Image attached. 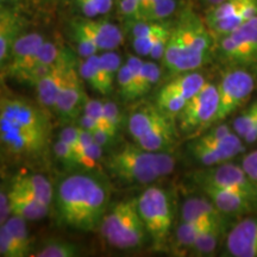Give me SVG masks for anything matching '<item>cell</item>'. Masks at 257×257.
<instances>
[{
    "label": "cell",
    "instance_id": "b9f144b4",
    "mask_svg": "<svg viewBox=\"0 0 257 257\" xmlns=\"http://www.w3.org/2000/svg\"><path fill=\"white\" fill-rule=\"evenodd\" d=\"M102 149L99 144L95 142L92 143L91 146L85 148V150L80 154L78 157V163L79 166L85 167L86 169H93L98 165V162H100L102 157Z\"/></svg>",
    "mask_w": 257,
    "mask_h": 257
},
{
    "label": "cell",
    "instance_id": "e0dca14e",
    "mask_svg": "<svg viewBox=\"0 0 257 257\" xmlns=\"http://www.w3.org/2000/svg\"><path fill=\"white\" fill-rule=\"evenodd\" d=\"M205 195L223 214H244L255 210L257 202L245 195L213 185H199Z\"/></svg>",
    "mask_w": 257,
    "mask_h": 257
},
{
    "label": "cell",
    "instance_id": "8fae6325",
    "mask_svg": "<svg viewBox=\"0 0 257 257\" xmlns=\"http://www.w3.org/2000/svg\"><path fill=\"white\" fill-rule=\"evenodd\" d=\"M75 63L76 59L74 54L67 49L62 57L54 63L53 70L36 83L35 87L37 91V98L42 105L54 108L57 96L67 81L70 69L75 67Z\"/></svg>",
    "mask_w": 257,
    "mask_h": 257
},
{
    "label": "cell",
    "instance_id": "d590c367",
    "mask_svg": "<svg viewBox=\"0 0 257 257\" xmlns=\"http://www.w3.org/2000/svg\"><path fill=\"white\" fill-rule=\"evenodd\" d=\"M67 48H62L57 46L55 42L46 41L40 50L37 51L36 56H35L34 62H32L31 67L35 64H54L59 61L64 53H66ZM30 67V68H31ZM28 70V69H27Z\"/></svg>",
    "mask_w": 257,
    "mask_h": 257
},
{
    "label": "cell",
    "instance_id": "f6af8a7d",
    "mask_svg": "<svg viewBox=\"0 0 257 257\" xmlns=\"http://www.w3.org/2000/svg\"><path fill=\"white\" fill-rule=\"evenodd\" d=\"M82 113H86L91 115L92 118H94V119L100 124L101 127L106 126V120H105V114H104V102L101 100L87 98V100L85 102V106H83Z\"/></svg>",
    "mask_w": 257,
    "mask_h": 257
},
{
    "label": "cell",
    "instance_id": "ba28073f",
    "mask_svg": "<svg viewBox=\"0 0 257 257\" xmlns=\"http://www.w3.org/2000/svg\"><path fill=\"white\" fill-rule=\"evenodd\" d=\"M218 86L206 82L197 94L189 99L178 114L180 130L185 134H193L200 128L212 126L218 111Z\"/></svg>",
    "mask_w": 257,
    "mask_h": 257
},
{
    "label": "cell",
    "instance_id": "94428289",
    "mask_svg": "<svg viewBox=\"0 0 257 257\" xmlns=\"http://www.w3.org/2000/svg\"><path fill=\"white\" fill-rule=\"evenodd\" d=\"M41 2L46 3V4L54 5V4H59V3H63V2H66V0H41Z\"/></svg>",
    "mask_w": 257,
    "mask_h": 257
},
{
    "label": "cell",
    "instance_id": "74e56055",
    "mask_svg": "<svg viewBox=\"0 0 257 257\" xmlns=\"http://www.w3.org/2000/svg\"><path fill=\"white\" fill-rule=\"evenodd\" d=\"M161 69L153 61H144L140 85V98L146 95L160 80Z\"/></svg>",
    "mask_w": 257,
    "mask_h": 257
},
{
    "label": "cell",
    "instance_id": "d6a6232c",
    "mask_svg": "<svg viewBox=\"0 0 257 257\" xmlns=\"http://www.w3.org/2000/svg\"><path fill=\"white\" fill-rule=\"evenodd\" d=\"M101 67L106 76V81L110 89H113V83L117 80L118 72H119L121 64V57L114 50H106L100 55Z\"/></svg>",
    "mask_w": 257,
    "mask_h": 257
},
{
    "label": "cell",
    "instance_id": "52a82bcc",
    "mask_svg": "<svg viewBox=\"0 0 257 257\" xmlns=\"http://www.w3.org/2000/svg\"><path fill=\"white\" fill-rule=\"evenodd\" d=\"M219 55L225 62L244 68L257 62V17L219 38Z\"/></svg>",
    "mask_w": 257,
    "mask_h": 257
},
{
    "label": "cell",
    "instance_id": "f546056e",
    "mask_svg": "<svg viewBox=\"0 0 257 257\" xmlns=\"http://www.w3.org/2000/svg\"><path fill=\"white\" fill-rule=\"evenodd\" d=\"M251 2L253 0H224L220 4L211 8L205 22L207 25H211L221 21V19L231 17V16L245 8L246 5H249Z\"/></svg>",
    "mask_w": 257,
    "mask_h": 257
},
{
    "label": "cell",
    "instance_id": "816d5d0a",
    "mask_svg": "<svg viewBox=\"0 0 257 257\" xmlns=\"http://www.w3.org/2000/svg\"><path fill=\"white\" fill-rule=\"evenodd\" d=\"M93 137H94V142L99 144L101 148L110 147L113 144L115 140V135L111 134L110 131H107L104 127H98L95 131H93Z\"/></svg>",
    "mask_w": 257,
    "mask_h": 257
},
{
    "label": "cell",
    "instance_id": "8d00e7d4",
    "mask_svg": "<svg viewBox=\"0 0 257 257\" xmlns=\"http://www.w3.org/2000/svg\"><path fill=\"white\" fill-rule=\"evenodd\" d=\"M70 31H72L73 41L75 42L79 55L83 57V59L96 55V54L100 51L94 42H93L81 29L76 27V25H74L73 23H70Z\"/></svg>",
    "mask_w": 257,
    "mask_h": 257
},
{
    "label": "cell",
    "instance_id": "3957f363",
    "mask_svg": "<svg viewBox=\"0 0 257 257\" xmlns=\"http://www.w3.org/2000/svg\"><path fill=\"white\" fill-rule=\"evenodd\" d=\"M105 165L117 179L149 185L162 176L169 175L175 168V160L168 153L150 152L138 144H126L112 153Z\"/></svg>",
    "mask_w": 257,
    "mask_h": 257
},
{
    "label": "cell",
    "instance_id": "7402d4cb",
    "mask_svg": "<svg viewBox=\"0 0 257 257\" xmlns=\"http://www.w3.org/2000/svg\"><path fill=\"white\" fill-rule=\"evenodd\" d=\"M170 119L172 117L167 115L136 141V143L150 152H165L174 143V125Z\"/></svg>",
    "mask_w": 257,
    "mask_h": 257
},
{
    "label": "cell",
    "instance_id": "2e32d148",
    "mask_svg": "<svg viewBox=\"0 0 257 257\" xmlns=\"http://www.w3.org/2000/svg\"><path fill=\"white\" fill-rule=\"evenodd\" d=\"M226 248L231 256L257 257V217L245 218L232 227Z\"/></svg>",
    "mask_w": 257,
    "mask_h": 257
},
{
    "label": "cell",
    "instance_id": "5bb4252c",
    "mask_svg": "<svg viewBox=\"0 0 257 257\" xmlns=\"http://www.w3.org/2000/svg\"><path fill=\"white\" fill-rule=\"evenodd\" d=\"M70 23L81 29L100 51L117 49L124 41L123 32L111 22L83 17L73 19Z\"/></svg>",
    "mask_w": 257,
    "mask_h": 257
},
{
    "label": "cell",
    "instance_id": "680465c9",
    "mask_svg": "<svg viewBox=\"0 0 257 257\" xmlns=\"http://www.w3.org/2000/svg\"><path fill=\"white\" fill-rule=\"evenodd\" d=\"M16 0H0L2 6H8V8H15Z\"/></svg>",
    "mask_w": 257,
    "mask_h": 257
},
{
    "label": "cell",
    "instance_id": "6f0895ef",
    "mask_svg": "<svg viewBox=\"0 0 257 257\" xmlns=\"http://www.w3.org/2000/svg\"><path fill=\"white\" fill-rule=\"evenodd\" d=\"M161 0H141V12L146 11V10L153 8L154 5H156L157 3H160Z\"/></svg>",
    "mask_w": 257,
    "mask_h": 257
},
{
    "label": "cell",
    "instance_id": "f35d334b",
    "mask_svg": "<svg viewBox=\"0 0 257 257\" xmlns=\"http://www.w3.org/2000/svg\"><path fill=\"white\" fill-rule=\"evenodd\" d=\"M0 256L2 257H24L21 248L16 242L5 224L0 225Z\"/></svg>",
    "mask_w": 257,
    "mask_h": 257
},
{
    "label": "cell",
    "instance_id": "ab89813d",
    "mask_svg": "<svg viewBox=\"0 0 257 257\" xmlns=\"http://www.w3.org/2000/svg\"><path fill=\"white\" fill-rule=\"evenodd\" d=\"M104 114L106 120V126L104 128L117 136L118 130H119L121 123H123V115L120 113L119 107L113 101H105Z\"/></svg>",
    "mask_w": 257,
    "mask_h": 257
},
{
    "label": "cell",
    "instance_id": "7a4b0ae2",
    "mask_svg": "<svg viewBox=\"0 0 257 257\" xmlns=\"http://www.w3.org/2000/svg\"><path fill=\"white\" fill-rule=\"evenodd\" d=\"M213 34L192 10L186 9L173 25L162 57V64L172 74L193 72L210 60Z\"/></svg>",
    "mask_w": 257,
    "mask_h": 257
},
{
    "label": "cell",
    "instance_id": "e575fe53",
    "mask_svg": "<svg viewBox=\"0 0 257 257\" xmlns=\"http://www.w3.org/2000/svg\"><path fill=\"white\" fill-rule=\"evenodd\" d=\"M188 100H186L182 96L169 94V93L159 92L156 99V105L163 113L169 117H178V114L182 111Z\"/></svg>",
    "mask_w": 257,
    "mask_h": 257
},
{
    "label": "cell",
    "instance_id": "bcb514c9",
    "mask_svg": "<svg viewBox=\"0 0 257 257\" xmlns=\"http://www.w3.org/2000/svg\"><path fill=\"white\" fill-rule=\"evenodd\" d=\"M118 11L128 21H137L141 15L140 3L134 0H118Z\"/></svg>",
    "mask_w": 257,
    "mask_h": 257
},
{
    "label": "cell",
    "instance_id": "f907efd6",
    "mask_svg": "<svg viewBox=\"0 0 257 257\" xmlns=\"http://www.w3.org/2000/svg\"><path fill=\"white\" fill-rule=\"evenodd\" d=\"M242 167L245 170L249 178L257 184V150L249 153L248 155L244 156L242 161Z\"/></svg>",
    "mask_w": 257,
    "mask_h": 257
},
{
    "label": "cell",
    "instance_id": "ac0fdd59",
    "mask_svg": "<svg viewBox=\"0 0 257 257\" xmlns=\"http://www.w3.org/2000/svg\"><path fill=\"white\" fill-rule=\"evenodd\" d=\"M24 19L15 8H0V62L2 68L5 66L15 42L22 36Z\"/></svg>",
    "mask_w": 257,
    "mask_h": 257
},
{
    "label": "cell",
    "instance_id": "cb8c5ba5",
    "mask_svg": "<svg viewBox=\"0 0 257 257\" xmlns=\"http://www.w3.org/2000/svg\"><path fill=\"white\" fill-rule=\"evenodd\" d=\"M207 81L205 80L204 75L195 72V70H193V72L180 73L179 76H176L172 81L166 83L160 89V92L182 96L186 100H189V99L193 98V96L200 91L202 86Z\"/></svg>",
    "mask_w": 257,
    "mask_h": 257
},
{
    "label": "cell",
    "instance_id": "ffe728a7",
    "mask_svg": "<svg viewBox=\"0 0 257 257\" xmlns=\"http://www.w3.org/2000/svg\"><path fill=\"white\" fill-rule=\"evenodd\" d=\"M11 212L25 220H38L48 214L49 206L38 201L30 193L11 186L9 189Z\"/></svg>",
    "mask_w": 257,
    "mask_h": 257
},
{
    "label": "cell",
    "instance_id": "db71d44e",
    "mask_svg": "<svg viewBox=\"0 0 257 257\" xmlns=\"http://www.w3.org/2000/svg\"><path fill=\"white\" fill-rule=\"evenodd\" d=\"M76 4L81 10L83 16L87 18H95L99 16V10L93 0H76Z\"/></svg>",
    "mask_w": 257,
    "mask_h": 257
},
{
    "label": "cell",
    "instance_id": "5b68a950",
    "mask_svg": "<svg viewBox=\"0 0 257 257\" xmlns=\"http://www.w3.org/2000/svg\"><path fill=\"white\" fill-rule=\"evenodd\" d=\"M138 199V211L148 234L153 239L156 249L166 244L173 225V211L169 197L162 188L148 187Z\"/></svg>",
    "mask_w": 257,
    "mask_h": 257
},
{
    "label": "cell",
    "instance_id": "6125c7cd",
    "mask_svg": "<svg viewBox=\"0 0 257 257\" xmlns=\"http://www.w3.org/2000/svg\"><path fill=\"white\" fill-rule=\"evenodd\" d=\"M251 108L253 110V112H255L256 113V115H257V101H255V102H252L251 104Z\"/></svg>",
    "mask_w": 257,
    "mask_h": 257
},
{
    "label": "cell",
    "instance_id": "44dd1931",
    "mask_svg": "<svg viewBox=\"0 0 257 257\" xmlns=\"http://www.w3.org/2000/svg\"><path fill=\"white\" fill-rule=\"evenodd\" d=\"M167 117L166 113L157 107V105L143 104L131 112L128 117V131L133 138L136 141L143 137L148 131L152 128L156 123ZM169 117V115H168Z\"/></svg>",
    "mask_w": 257,
    "mask_h": 257
},
{
    "label": "cell",
    "instance_id": "6da1fadb",
    "mask_svg": "<svg viewBox=\"0 0 257 257\" xmlns=\"http://www.w3.org/2000/svg\"><path fill=\"white\" fill-rule=\"evenodd\" d=\"M54 198L61 223L88 232L100 227L108 210L110 192L101 180L91 174L76 173L57 185Z\"/></svg>",
    "mask_w": 257,
    "mask_h": 257
},
{
    "label": "cell",
    "instance_id": "9c48e42d",
    "mask_svg": "<svg viewBox=\"0 0 257 257\" xmlns=\"http://www.w3.org/2000/svg\"><path fill=\"white\" fill-rule=\"evenodd\" d=\"M193 179L198 185H213L230 189L257 202V184L249 178L242 166L224 162L198 170L193 174Z\"/></svg>",
    "mask_w": 257,
    "mask_h": 257
},
{
    "label": "cell",
    "instance_id": "d4e9b609",
    "mask_svg": "<svg viewBox=\"0 0 257 257\" xmlns=\"http://www.w3.org/2000/svg\"><path fill=\"white\" fill-rule=\"evenodd\" d=\"M79 74L95 92L102 95L112 92L106 81V76L101 67L100 55L98 54L83 59L82 62L79 64Z\"/></svg>",
    "mask_w": 257,
    "mask_h": 257
},
{
    "label": "cell",
    "instance_id": "4fadbf2b",
    "mask_svg": "<svg viewBox=\"0 0 257 257\" xmlns=\"http://www.w3.org/2000/svg\"><path fill=\"white\" fill-rule=\"evenodd\" d=\"M46 42V38L40 32H30L23 34L12 47L11 53L5 63V68L2 70L9 76L17 79L22 73L29 69L34 62L37 51L40 50L42 44Z\"/></svg>",
    "mask_w": 257,
    "mask_h": 257
},
{
    "label": "cell",
    "instance_id": "ee69618b",
    "mask_svg": "<svg viewBox=\"0 0 257 257\" xmlns=\"http://www.w3.org/2000/svg\"><path fill=\"white\" fill-rule=\"evenodd\" d=\"M253 125H256V118L251 106H250L249 108L244 110L242 113H240L238 117H236V119L233 120V133H236L240 138H243Z\"/></svg>",
    "mask_w": 257,
    "mask_h": 257
},
{
    "label": "cell",
    "instance_id": "91938a15",
    "mask_svg": "<svg viewBox=\"0 0 257 257\" xmlns=\"http://www.w3.org/2000/svg\"><path fill=\"white\" fill-rule=\"evenodd\" d=\"M204 2L206 3V4L210 5L211 8H213V6L220 4V3H223L224 0H204Z\"/></svg>",
    "mask_w": 257,
    "mask_h": 257
},
{
    "label": "cell",
    "instance_id": "8992f818",
    "mask_svg": "<svg viewBox=\"0 0 257 257\" xmlns=\"http://www.w3.org/2000/svg\"><path fill=\"white\" fill-rule=\"evenodd\" d=\"M253 88H255V79L246 69L233 67L229 72L225 73L218 85L219 105L213 125L223 123L229 115L239 108L251 95Z\"/></svg>",
    "mask_w": 257,
    "mask_h": 257
},
{
    "label": "cell",
    "instance_id": "11a10c76",
    "mask_svg": "<svg viewBox=\"0 0 257 257\" xmlns=\"http://www.w3.org/2000/svg\"><path fill=\"white\" fill-rule=\"evenodd\" d=\"M76 121H78L79 127L85 128V130L91 131V133L95 131L98 127H100V124H99L98 121L94 119V118H92L91 115H88L86 113H82L81 115H80Z\"/></svg>",
    "mask_w": 257,
    "mask_h": 257
},
{
    "label": "cell",
    "instance_id": "7c38bea8",
    "mask_svg": "<svg viewBox=\"0 0 257 257\" xmlns=\"http://www.w3.org/2000/svg\"><path fill=\"white\" fill-rule=\"evenodd\" d=\"M79 75V70H76L75 67L70 69L67 81L61 89L53 108L57 117L64 123L78 120V118L82 114L83 106L87 100V95L83 92Z\"/></svg>",
    "mask_w": 257,
    "mask_h": 257
},
{
    "label": "cell",
    "instance_id": "60d3db41",
    "mask_svg": "<svg viewBox=\"0 0 257 257\" xmlns=\"http://www.w3.org/2000/svg\"><path fill=\"white\" fill-rule=\"evenodd\" d=\"M173 25L172 22L167 25L165 29L162 30L154 32L152 35H148V36H143V37H134L133 38V47L138 55L141 56H148L150 55V51H152L154 43H155L157 38L160 37V35L162 34L163 31H166L167 29L170 28Z\"/></svg>",
    "mask_w": 257,
    "mask_h": 257
},
{
    "label": "cell",
    "instance_id": "277c9868",
    "mask_svg": "<svg viewBox=\"0 0 257 257\" xmlns=\"http://www.w3.org/2000/svg\"><path fill=\"white\" fill-rule=\"evenodd\" d=\"M99 229L106 242L117 249H135L143 245L148 232L138 211V199L117 202L106 212Z\"/></svg>",
    "mask_w": 257,
    "mask_h": 257
},
{
    "label": "cell",
    "instance_id": "f5cc1de1",
    "mask_svg": "<svg viewBox=\"0 0 257 257\" xmlns=\"http://www.w3.org/2000/svg\"><path fill=\"white\" fill-rule=\"evenodd\" d=\"M11 216L12 212L11 205H10L9 191L4 192V188H2V192H0V225L5 224Z\"/></svg>",
    "mask_w": 257,
    "mask_h": 257
},
{
    "label": "cell",
    "instance_id": "c3c4849f",
    "mask_svg": "<svg viewBox=\"0 0 257 257\" xmlns=\"http://www.w3.org/2000/svg\"><path fill=\"white\" fill-rule=\"evenodd\" d=\"M173 25H174V23H173ZM173 25L167 29L166 31H163L162 34L160 35V37L157 38L155 43H154V47L152 51H150V55H149L153 60H162L163 55H165L166 48L168 46V41L170 37V32H172Z\"/></svg>",
    "mask_w": 257,
    "mask_h": 257
},
{
    "label": "cell",
    "instance_id": "4316f807",
    "mask_svg": "<svg viewBox=\"0 0 257 257\" xmlns=\"http://www.w3.org/2000/svg\"><path fill=\"white\" fill-rule=\"evenodd\" d=\"M223 232L224 225H217V226H212L210 229L202 231L191 250L200 256L211 255L217 249Z\"/></svg>",
    "mask_w": 257,
    "mask_h": 257
},
{
    "label": "cell",
    "instance_id": "484cf974",
    "mask_svg": "<svg viewBox=\"0 0 257 257\" xmlns=\"http://www.w3.org/2000/svg\"><path fill=\"white\" fill-rule=\"evenodd\" d=\"M255 17H257V0H253L249 5H246L245 8L242 9L233 16H231V17L221 19V21L217 22V23L207 25V27L210 28L213 36L220 38L225 36V35L232 32L233 30H236L240 25H243L244 23H246L250 19Z\"/></svg>",
    "mask_w": 257,
    "mask_h": 257
},
{
    "label": "cell",
    "instance_id": "f1b7e54d",
    "mask_svg": "<svg viewBox=\"0 0 257 257\" xmlns=\"http://www.w3.org/2000/svg\"><path fill=\"white\" fill-rule=\"evenodd\" d=\"M10 232H11L16 242L21 248L24 257L29 256L31 252V238L29 234L27 220L24 218L12 214L5 223Z\"/></svg>",
    "mask_w": 257,
    "mask_h": 257
},
{
    "label": "cell",
    "instance_id": "1f68e13d",
    "mask_svg": "<svg viewBox=\"0 0 257 257\" xmlns=\"http://www.w3.org/2000/svg\"><path fill=\"white\" fill-rule=\"evenodd\" d=\"M178 0H161L153 8L141 12L140 17L137 21H147V22H162L169 18L178 9Z\"/></svg>",
    "mask_w": 257,
    "mask_h": 257
},
{
    "label": "cell",
    "instance_id": "be15d7a7",
    "mask_svg": "<svg viewBox=\"0 0 257 257\" xmlns=\"http://www.w3.org/2000/svg\"><path fill=\"white\" fill-rule=\"evenodd\" d=\"M134 2H137V3H141V0H134Z\"/></svg>",
    "mask_w": 257,
    "mask_h": 257
},
{
    "label": "cell",
    "instance_id": "681fc988",
    "mask_svg": "<svg viewBox=\"0 0 257 257\" xmlns=\"http://www.w3.org/2000/svg\"><path fill=\"white\" fill-rule=\"evenodd\" d=\"M231 133H233V131L231 130V127L223 121V123H219L217 124L216 126L211 127L206 134L202 135V136L199 137L198 140L204 141V142H211V141L220 140V138L226 137L227 135H230Z\"/></svg>",
    "mask_w": 257,
    "mask_h": 257
},
{
    "label": "cell",
    "instance_id": "836d02e7",
    "mask_svg": "<svg viewBox=\"0 0 257 257\" xmlns=\"http://www.w3.org/2000/svg\"><path fill=\"white\" fill-rule=\"evenodd\" d=\"M115 81H117L118 88H119L120 96L125 101L136 100V86H135L134 74L126 63H124L120 67Z\"/></svg>",
    "mask_w": 257,
    "mask_h": 257
},
{
    "label": "cell",
    "instance_id": "603a6c76",
    "mask_svg": "<svg viewBox=\"0 0 257 257\" xmlns=\"http://www.w3.org/2000/svg\"><path fill=\"white\" fill-rule=\"evenodd\" d=\"M11 186L30 193L38 201L43 202L48 206H50L55 195L49 180L41 174L19 175L14 179Z\"/></svg>",
    "mask_w": 257,
    "mask_h": 257
},
{
    "label": "cell",
    "instance_id": "4dcf8cb0",
    "mask_svg": "<svg viewBox=\"0 0 257 257\" xmlns=\"http://www.w3.org/2000/svg\"><path fill=\"white\" fill-rule=\"evenodd\" d=\"M212 226L217 225H205L199 223H193V221H181L176 230V240L180 248L184 249H192L194 245L195 240L199 237L202 231L210 229Z\"/></svg>",
    "mask_w": 257,
    "mask_h": 257
},
{
    "label": "cell",
    "instance_id": "9a60e30c",
    "mask_svg": "<svg viewBox=\"0 0 257 257\" xmlns=\"http://www.w3.org/2000/svg\"><path fill=\"white\" fill-rule=\"evenodd\" d=\"M0 119L9 120L24 127L48 133V123L44 115L34 106L18 99H2Z\"/></svg>",
    "mask_w": 257,
    "mask_h": 257
},
{
    "label": "cell",
    "instance_id": "30bf717a",
    "mask_svg": "<svg viewBox=\"0 0 257 257\" xmlns=\"http://www.w3.org/2000/svg\"><path fill=\"white\" fill-rule=\"evenodd\" d=\"M0 138L2 144L9 152L14 154H36L46 147L48 133L0 119Z\"/></svg>",
    "mask_w": 257,
    "mask_h": 257
},
{
    "label": "cell",
    "instance_id": "7bdbcfd3",
    "mask_svg": "<svg viewBox=\"0 0 257 257\" xmlns=\"http://www.w3.org/2000/svg\"><path fill=\"white\" fill-rule=\"evenodd\" d=\"M54 153H55L57 160H59L63 166H66L67 168H73V167L79 166L75 152L72 149V147H69L68 144L64 143L63 141H56L55 144H54Z\"/></svg>",
    "mask_w": 257,
    "mask_h": 257
},
{
    "label": "cell",
    "instance_id": "7dc6e473",
    "mask_svg": "<svg viewBox=\"0 0 257 257\" xmlns=\"http://www.w3.org/2000/svg\"><path fill=\"white\" fill-rule=\"evenodd\" d=\"M59 140L72 147L74 152H78L79 148V127L78 125H67L59 134Z\"/></svg>",
    "mask_w": 257,
    "mask_h": 257
},
{
    "label": "cell",
    "instance_id": "9f6ffc18",
    "mask_svg": "<svg viewBox=\"0 0 257 257\" xmlns=\"http://www.w3.org/2000/svg\"><path fill=\"white\" fill-rule=\"evenodd\" d=\"M243 140L248 144H252L257 142V125H253V126L250 128L248 133L245 134V136L243 137Z\"/></svg>",
    "mask_w": 257,
    "mask_h": 257
},
{
    "label": "cell",
    "instance_id": "d6986e66",
    "mask_svg": "<svg viewBox=\"0 0 257 257\" xmlns=\"http://www.w3.org/2000/svg\"><path fill=\"white\" fill-rule=\"evenodd\" d=\"M225 214L208 198H191L182 205L181 220L205 225H224Z\"/></svg>",
    "mask_w": 257,
    "mask_h": 257
},
{
    "label": "cell",
    "instance_id": "83f0119b",
    "mask_svg": "<svg viewBox=\"0 0 257 257\" xmlns=\"http://www.w3.org/2000/svg\"><path fill=\"white\" fill-rule=\"evenodd\" d=\"M81 255L79 246L63 239H50L35 253L36 257H76Z\"/></svg>",
    "mask_w": 257,
    "mask_h": 257
}]
</instances>
